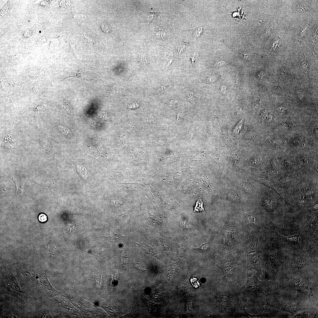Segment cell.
I'll list each match as a JSON object with an SVG mask.
<instances>
[{
  "label": "cell",
  "instance_id": "6da1fadb",
  "mask_svg": "<svg viewBox=\"0 0 318 318\" xmlns=\"http://www.w3.org/2000/svg\"><path fill=\"white\" fill-rule=\"evenodd\" d=\"M268 287L266 284L259 281L254 273L253 277L248 278L242 289L246 295H256L265 291Z\"/></svg>",
  "mask_w": 318,
  "mask_h": 318
},
{
  "label": "cell",
  "instance_id": "7a4b0ae2",
  "mask_svg": "<svg viewBox=\"0 0 318 318\" xmlns=\"http://www.w3.org/2000/svg\"><path fill=\"white\" fill-rule=\"evenodd\" d=\"M269 251L267 254V263L270 270L275 273L282 263V258L279 252L272 249Z\"/></svg>",
  "mask_w": 318,
  "mask_h": 318
},
{
  "label": "cell",
  "instance_id": "3957f363",
  "mask_svg": "<svg viewBox=\"0 0 318 318\" xmlns=\"http://www.w3.org/2000/svg\"><path fill=\"white\" fill-rule=\"evenodd\" d=\"M309 280L303 278H292L290 279L289 287L300 291L304 294L310 283Z\"/></svg>",
  "mask_w": 318,
  "mask_h": 318
},
{
  "label": "cell",
  "instance_id": "277c9868",
  "mask_svg": "<svg viewBox=\"0 0 318 318\" xmlns=\"http://www.w3.org/2000/svg\"><path fill=\"white\" fill-rule=\"evenodd\" d=\"M318 242V234L316 233L312 235L305 245V251L311 258L317 257Z\"/></svg>",
  "mask_w": 318,
  "mask_h": 318
},
{
  "label": "cell",
  "instance_id": "5b68a950",
  "mask_svg": "<svg viewBox=\"0 0 318 318\" xmlns=\"http://www.w3.org/2000/svg\"><path fill=\"white\" fill-rule=\"evenodd\" d=\"M40 283L42 289L48 295L53 296L59 294V292L55 290L51 286L46 276L45 275L41 276Z\"/></svg>",
  "mask_w": 318,
  "mask_h": 318
},
{
  "label": "cell",
  "instance_id": "8992f818",
  "mask_svg": "<svg viewBox=\"0 0 318 318\" xmlns=\"http://www.w3.org/2000/svg\"><path fill=\"white\" fill-rule=\"evenodd\" d=\"M279 240L281 243L291 246H298L300 242L299 239L300 234H295L290 237H285L279 234L276 232Z\"/></svg>",
  "mask_w": 318,
  "mask_h": 318
},
{
  "label": "cell",
  "instance_id": "52a82bcc",
  "mask_svg": "<svg viewBox=\"0 0 318 318\" xmlns=\"http://www.w3.org/2000/svg\"><path fill=\"white\" fill-rule=\"evenodd\" d=\"M279 305L281 310L293 313L299 309V305L298 303L293 300L283 301L280 303Z\"/></svg>",
  "mask_w": 318,
  "mask_h": 318
},
{
  "label": "cell",
  "instance_id": "ba28073f",
  "mask_svg": "<svg viewBox=\"0 0 318 318\" xmlns=\"http://www.w3.org/2000/svg\"><path fill=\"white\" fill-rule=\"evenodd\" d=\"M317 214L311 215L305 222V229L308 232H314L318 227Z\"/></svg>",
  "mask_w": 318,
  "mask_h": 318
},
{
  "label": "cell",
  "instance_id": "9c48e42d",
  "mask_svg": "<svg viewBox=\"0 0 318 318\" xmlns=\"http://www.w3.org/2000/svg\"><path fill=\"white\" fill-rule=\"evenodd\" d=\"M258 251L257 250L256 252H252V254L249 255L250 263L252 268L255 269L259 273H261L262 272L260 263L259 256Z\"/></svg>",
  "mask_w": 318,
  "mask_h": 318
},
{
  "label": "cell",
  "instance_id": "30bf717a",
  "mask_svg": "<svg viewBox=\"0 0 318 318\" xmlns=\"http://www.w3.org/2000/svg\"><path fill=\"white\" fill-rule=\"evenodd\" d=\"M307 264L306 257H300L293 262L291 264V268L293 270H298L304 268Z\"/></svg>",
  "mask_w": 318,
  "mask_h": 318
},
{
  "label": "cell",
  "instance_id": "8fae6325",
  "mask_svg": "<svg viewBox=\"0 0 318 318\" xmlns=\"http://www.w3.org/2000/svg\"><path fill=\"white\" fill-rule=\"evenodd\" d=\"M244 222L247 226L253 227L258 224V220L255 216L252 214H248L245 216L244 218Z\"/></svg>",
  "mask_w": 318,
  "mask_h": 318
},
{
  "label": "cell",
  "instance_id": "7c38bea8",
  "mask_svg": "<svg viewBox=\"0 0 318 318\" xmlns=\"http://www.w3.org/2000/svg\"><path fill=\"white\" fill-rule=\"evenodd\" d=\"M222 269L225 276L231 277L234 275L235 268L232 264L227 263L222 266Z\"/></svg>",
  "mask_w": 318,
  "mask_h": 318
},
{
  "label": "cell",
  "instance_id": "4fadbf2b",
  "mask_svg": "<svg viewBox=\"0 0 318 318\" xmlns=\"http://www.w3.org/2000/svg\"><path fill=\"white\" fill-rule=\"evenodd\" d=\"M221 130V134L222 139L224 141L225 144L227 146H232V145H233L234 143L231 139L227 130L222 127Z\"/></svg>",
  "mask_w": 318,
  "mask_h": 318
},
{
  "label": "cell",
  "instance_id": "5bb4252c",
  "mask_svg": "<svg viewBox=\"0 0 318 318\" xmlns=\"http://www.w3.org/2000/svg\"><path fill=\"white\" fill-rule=\"evenodd\" d=\"M302 69L308 75L309 77V73L310 72V63L304 57L301 56L300 59Z\"/></svg>",
  "mask_w": 318,
  "mask_h": 318
},
{
  "label": "cell",
  "instance_id": "9a60e30c",
  "mask_svg": "<svg viewBox=\"0 0 318 318\" xmlns=\"http://www.w3.org/2000/svg\"><path fill=\"white\" fill-rule=\"evenodd\" d=\"M157 30L156 33L157 37V38L160 39H163L165 34V30L162 27L159 26H157Z\"/></svg>",
  "mask_w": 318,
  "mask_h": 318
},
{
  "label": "cell",
  "instance_id": "2e32d148",
  "mask_svg": "<svg viewBox=\"0 0 318 318\" xmlns=\"http://www.w3.org/2000/svg\"><path fill=\"white\" fill-rule=\"evenodd\" d=\"M299 7H298V11L301 12H305L309 10L306 3L304 2H299Z\"/></svg>",
  "mask_w": 318,
  "mask_h": 318
},
{
  "label": "cell",
  "instance_id": "e0dca14e",
  "mask_svg": "<svg viewBox=\"0 0 318 318\" xmlns=\"http://www.w3.org/2000/svg\"><path fill=\"white\" fill-rule=\"evenodd\" d=\"M204 210V208L202 201L201 200H199L196 203L194 212H201V211H202Z\"/></svg>",
  "mask_w": 318,
  "mask_h": 318
},
{
  "label": "cell",
  "instance_id": "ac0fdd59",
  "mask_svg": "<svg viewBox=\"0 0 318 318\" xmlns=\"http://www.w3.org/2000/svg\"><path fill=\"white\" fill-rule=\"evenodd\" d=\"M77 169H78L79 172L81 175V176L84 177V178L86 180L88 178V172H87L86 169L82 167H79L77 166Z\"/></svg>",
  "mask_w": 318,
  "mask_h": 318
},
{
  "label": "cell",
  "instance_id": "d6986e66",
  "mask_svg": "<svg viewBox=\"0 0 318 318\" xmlns=\"http://www.w3.org/2000/svg\"><path fill=\"white\" fill-rule=\"evenodd\" d=\"M310 315L309 312L305 311L302 312L298 313L295 315L294 317V318H307L310 317Z\"/></svg>",
  "mask_w": 318,
  "mask_h": 318
},
{
  "label": "cell",
  "instance_id": "ffe728a7",
  "mask_svg": "<svg viewBox=\"0 0 318 318\" xmlns=\"http://www.w3.org/2000/svg\"><path fill=\"white\" fill-rule=\"evenodd\" d=\"M186 96L189 100L191 101H193L196 99V94L193 91H190L188 92Z\"/></svg>",
  "mask_w": 318,
  "mask_h": 318
},
{
  "label": "cell",
  "instance_id": "44dd1931",
  "mask_svg": "<svg viewBox=\"0 0 318 318\" xmlns=\"http://www.w3.org/2000/svg\"><path fill=\"white\" fill-rule=\"evenodd\" d=\"M140 65L142 67H146L147 64V60L146 58L143 53L141 54L140 56Z\"/></svg>",
  "mask_w": 318,
  "mask_h": 318
},
{
  "label": "cell",
  "instance_id": "7402d4cb",
  "mask_svg": "<svg viewBox=\"0 0 318 318\" xmlns=\"http://www.w3.org/2000/svg\"><path fill=\"white\" fill-rule=\"evenodd\" d=\"M238 55L243 60L246 61H249V55L248 53L241 52H238Z\"/></svg>",
  "mask_w": 318,
  "mask_h": 318
},
{
  "label": "cell",
  "instance_id": "603a6c76",
  "mask_svg": "<svg viewBox=\"0 0 318 318\" xmlns=\"http://www.w3.org/2000/svg\"><path fill=\"white\" fill-rule=\"evenodd\" d=\"M209 244L207 243L203 244L200 247L197 249L199 250L202 251H206L208 250L209 248Z\"/></svg>",
  "mask_w": 318,
  "mask_h": 318
},
{
  "label": "cell",
  "instance_id": "cb8c5ba5",
  "mask_svg": "<svg viewBox=\"0 0 318 318\" xmlns=\"http://www.w3.org/2000/svg\"><path fill=\"white\" fill-rule=\"evenodd\" d=\"M101 27L102 29L104 32L106 33H108L110 32V28L108 25L104 23H102L101 25Z\"/></svg>",
  "mask_w": 318,
  "mask_h": 318
},
{
  "label": "cell",
  "instance_id": "d4e9b609",
  "mask_svg": "<svg viewBox=\"0 0 318 318\" xmlns=\"http://www.w3.org/2000/svg\"><path fill=\"white\" fill-rule=\"evenodd\" d=\"M135 266L136 267L141 269V270H144L145 269V266L144 264L142 262H137L135 264Z\"/></svg>",
  "mask_w": 318,
  "mask_h": 318
},
{
  "label": "cell",
  "instance_id": "484cf974",
  "mask_svg": "<svg viewBox=\"0 0 318 318\" xmlns=\"http://www.w3.org/2000/svg\"><path fill=\"white\" fill-rule=\"evenodd\" d=\"M38 219L41 222H44L47 220V216L44 214H41L39 216Z\"/></svg>",
  "mask_w": 318,
  "mask_h": 318
},
{
  "label": "cell",
  "instance_id": "4316f807",
  "mask_svg": "<svg viewBox=\"0 0 318 318\" xmlns=\"http://www.w3.org/2000/svg\"><path fill=\"white\" fill-rule=\"evenodd\" d=\"M242 121L241 122L239 123V124L235 128L234 131V133H235L236 135L238 134L239 132L240 129H241L242 127Z\"/></svg>",
  "mask_w": 318,
  "mask_h": 318
},
{
  "label": "cell",
  "instance_id": "83f0119b",
  "mask_svg": "<svg viewBox=\"0 0 318 318\" xmlns=\"http://www.w3.org/2000/svg\"><path fill=\"white\" fill-rule=\"evenodd\" d=\"M182 225H181L182 227H183L184 228H190L191 227V225L189 224V223L184 222L181 223Z\"/></svg>",
  "mask_w": 318,
  "mask_h": 318
},
{
  "label": "cell",
  "instance_id": "f1b7e54d",
  "mask_svg": "<svg viewBox=\"0 0 318 318\" xmlns=\"http://www.w3.org/2000/svg\"><path fill=\"white\" fill-rule=\"evenodd\" d=\"M198 54H196V53H195L193 56L191 58V63L193 64H194V62L196 61L198 59Z\"/></svg>",
  "mask_w": 318,
  "mask_h": 318
},
{
  "label": "cell",
  "instance_id": "f546056e",
  "mask_svg": "<svg viewBox=\"0 0 318 318\" xmlns=\"http://www.w3.org/2000/svg\"><path fill=\"white\" fill-rule=\"evenodd\" d=\"M62 103L63 104H62V106H63V107H64L65 108L67 109H67H68L69 108V104H68L69 102L67 101H64V102H63Z\"/></svg>",
  "mask_w": 318,
  "mask_h": 318
},
{
  "label": "cell",
  "instance_id": "4dcf8cb0",
  "mask_svg": "<svg viewBox=\"0 0 318 318\" xmlns=\"http://www.w3.org/2000/svg\"><path fill=\"white\" fill-rule=\"evenodd\" d=\"M202 31L203 30L202 28H198L197 32V33H196V35H197V38H198L199 36H200L201 35L200 34L202 33Z\"/></svg>",
  "mask_w": 318,
  "mask_h": 318
},
{
  "label": "cell",
  "instance_id": "1f68e13d",
  "mask_svg": "<svg viewBox=\"0 0 318 318\" xmlns=\"http://www.w3.org/2000/svg\"><path fill=\"white\" fill-rule=\"evenodd\" d=\"M309 207L310 208H311L312 210H317L318 209L317 204L315 205H314L313 206H311V207Z\"/></svg>",
  "mask_w": 318,
  "mask_h": 318
},
{
  "label": "cell",
  "instance_id": "d6a6232c",
  "mask_svg": "<svg viewBox=\"0 0 318 318\" xmlns=\"http://www.w3.org/2000/svg\"><path fill=\"white\" fill-rule=\"evenodd\" d=\"M161 87L162 91L164 92L166 91L168 89V87L166 86H161Z\"/></svg>",
  "mask_w": 318,
  "mask_h": 318
},
{
  "label": "cell",
  "instance_id": "836d02e7",
  "mask_svg": "<svg viewBox=\"0 0 318 318\" xmlns=\"http://www.w3.org/2000/svg\"><path fill=\"white\" fill-rule=\"evenodd\" d=\"M299 97L300 98H301L304 96V94L303 93V92L301 91H299L298 93Z\"/></svg>",
  "mask_w": 318,
  "mask_h": 318
}]
</instances>
